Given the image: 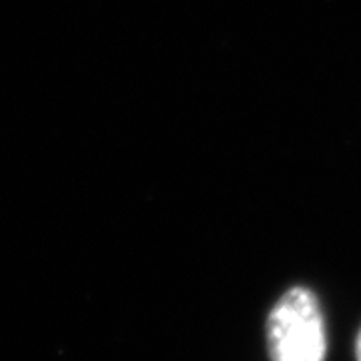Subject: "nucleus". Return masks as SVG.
<instances>
[{"instance_id":"f257e3e1","label":"nucleus","mask_w":361,"mask_h":361,"mask_svg":"<svg viewBox=\"0 0 361 361\" xmlns=\"http://www.w3.org/2000/svg\"><path fill=\"white\" fill-rule=\"evenodd\" d=\"M273 361H323L327 351L322 305L307 287H291L273 305L267 319Z\"/></svg>"},{"instance_id":"f03ea898","label":"nucleus","mask_w":361,"mask_h":361,"mask_svg":"<svg viewBox=\"0 0 361 361\" xmlns=\"http://www.w3.org/2000/svg\"><path fill=\"white\" fill-rule=\"evenodd\" d=\"M355 357H357V361H361V329L357 334V339H355Z\"/></svg>"}]
</instances>
